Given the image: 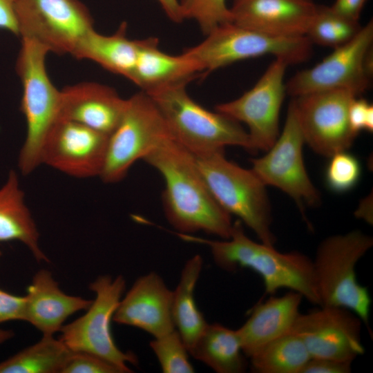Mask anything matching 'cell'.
Segmentation results:
<instances>
[{
    "label": "cell",
    "instance_id": "cell-6",
    "mask_svg": "<svg viewBox=\"0 0 373 373\" xmlns=\"http://www.w3.org/2000/svg\"><path fill=\"white\" fill-rule=\"evenodd\" d=\"M48 53L39 43L21 39L15 69L22 84L21 111L27 125L18 157V167L23 175L41 164L43 142L59 118L61 90L55 86L48 75L45 63Z\"/></svg>",
    "mask_w": 373,
    "mask_h": 373
},
{
    "label": "cell",
    "instance_id": "cell-27",
    "mask_svg": "<svg viewBox=\"0 0 373 373\" xmlns=\"http://www.w3.org/2000/svg\"><path fill=\"white\" fill-rule=\"evenodd\" d=\"M311 358L302 339L289 332L267 343L251 356L257 373H300Z\"/></svg>",
    "mask_w": 373,
    "mask_h": 373
},
{
    "label": "cell",
    "instance_id": "cell-3",
    "mask_svg": "<svg viewBox=\"0 0 373 373\" xmlns=\"http://www.w3.org/2000/svg\"><path fill=\"white\" fill-rule=\"evenodd\" d=\"M178 84L146 93L159 109L172 137L193 155L238 146L251 151L247 131L240 123L195 102Z\"/></svg>",
    "mask_w": 373,
    "mask_h": 373
},
{
    "label": "cell",
    "instance_id": "cell-13",
    "mask_svg": "<svg viewBox=\"0 0 373 373\" xmlns=\"http://www.w3.org/2000/svg\"><path fill=\"white\" fill-rule=\"evenodd\" d=\"M358 95L349 90H330L294 97V107L305 143L330 157L347 151L358 135L351 128L348 111Z\"/></svg>",
    "mask_w": 373,
    "mask_h": 373
},
{
    "label": "cell",
    "instance_id": "cell-1",
    "mask_svg": "<svg viewBox=\"0 0 373 373\" xmlns=\"http://www.w3.org/2000/svg\"><path fill=\"white\" fill-rule=\"evenodd\" d=\"M143 160L164 179L165 216L178 233L201 231L224 240L230 238L231 215L213 198L189 151L169 137Z\"/></svg>",
    "mask_w": 373,
    "mask_h": 373
},
{
    "label": "cell",
    "instance_id": "cell-18",
    "mask_svg": "<svg viewBox=\"0 0 373 373\" xmlns=\"http://www.w3.org/2000/svg\"><path fill=\"white\" fill-rule=\"evenodd\" d=\"M173 291L154 271L139 277L121 298L113 321L135 327L154 338L175 329L171 314Z\"/></svg>",
    "mask_w": 373,
    "mask_h": 373
},
{
    "label": "cell",
    "instance_id": "cell-15",
    "mask_svg": "<svg viewBox=\"0 0 373 373\" xmlns=\"http://www.w3.org/2000/svg\"><path fill=\"white\" fill-rule=\"evenodd\" d=\"M361 318L340 307L320 306L296 317L289 332L303 341L311 358L350 362L363 354Z\"/></svg>",
    "mask_w": 373,
    "mask_h": 373
},
{
    "label": "cell",
    "instance_id": "cell-35",
    "mask_svg": "<svg viewBox=\"0 0 373 373\" xmlns=\"http://www.w3.org/2000/svg\"><path fill=\"white\" fill-rule=\"evenodd\" d=\"M25 296L11 294L0 289V323L25 321Z\"/></svg>",
    "mask_w": 373,
    "mask_h": 373
},
{
    "label": "cell",
    "instance_id": "cell-22",
    "mask_svg": "<svg viewBox=\"0 0 373 373\" xmlns=\"http://www.w3.org/2000/svg\"><path fill=\"white\" fill-rule=\"evenodd\" d=\"M138 50L132 82L146 93L178 84H188L202 72L200 66L182 53L162 51L154 37L137 40Z\"/></svg>",
    "mask_w": 373,
    "mask_h": 373
},
{
    "label": "cell",
    "instance_id": "cell-41",
    "mask_svg": "<svg viewBox=\"0 0 373 373\" xmlns=\"http://www.w3.org/2000/svg\"><path fill=\"white\" fill-rule=\"evenodd\" d=\"M14 335L12 330L0 329V345L12 338Z\"/></svg>",
    "mask_w": 373,
    "mask_h": 373
},
{
    "label": "cell",
    "instance_id": "cell-36",
    "mask_svg": "<svg viewBox=\"0 0 373 373\" xmlns=\"http://www.w3.org/2000/svg\"><path fill=\"white\" fill-rule=\"evenodd\" d=\"M350 362L324 358H310L300 373H350Z\"/></svg>",
    "mask_w": 373,
    "mask_h": 373
},
{
    "label": "cell",
    "instance_id": "cell-25",
    "mask_svg": "<svg viewBox=\"0 0 373 373\" xmlns=\"http://www.w3.org/2000/svg\"><path fill=\"white\" fill-rule=\"evenodd\" d=\"M202 267L203 260L200 255L189 259L182 269L178 284L172 295L173 323L189 353L208 325L194 297L195 288Z\"/></svg>",
    "mask_w": 373,
    "mask_h": 373
},
{
    "label": "cell",
    "instance_id": "cell-17",
    "mask_svg": "<svg viewBox=\"0 0 373 373\" xmlns=\"http://www.w3.org/2000/svg\"><path fill=\"white\" fill-rule=\"evenodd\" d=\"M318 5L311 0H233L231 22L270 36H305Z\"/></svg>",
    "mask_w": 373,
    "mask_h": 373
},
{
    "label": "cell",
    "instance_id": "cell-16",
    "mask_svg": "<svg viewBox=\"0 0 373 373\" xmlns=\"http://www.w3.org/2000/svg\"><path fill=\"white\" fill-rule=\"evenodd\" d=\"M108 136L76 122L57 119L43 142L41 164L78 178L100 175Z\"/></svg>",
    "mask_w": 373,
    "mask_h": 373
},
{
    "label": "cell",
    "instance_id": "cell-10",
    "mask_svg": "<svg viewBox=\"0 0 373 373\" xmlns=\"http://www.w3.org/2000/svg\"><path fill=\"white\" fill-rule=\"evenodd\" d=\"M373 21L362 26L349 42L312 68L300 70L285 83L286 93L296 97L307 93L344 89L358 96L368 88L372 75Z\"/></svg>",
    "mask_w": 373,
    "mask_h": 373
},
{
    "label": "cell",
    "instance_id": "cell-8",
    "mask_svg": "<svg viewBox=\"0 0 373 373\" xmlns=\"http://www.w3.org/2000/svg\"><path fill=\"white\" fill-rule=\"evenodd\" d=\"M126 287L122 276L104 275L90 284L95 297L86 313L65 325L59 338L70 351L94 354L119 368L123 373L132 372L128 363H137L132 352H124L116 345L111 323Z\"/></svg>",
    "mask_w": 373,
    "mask_h": 373
},
{
    "label": "cell",
    "instance_id": "cell-26",
    "mask_svg": "<svg viewBox=\"0 0 373 373\" xmlns=\"http://www.w3.org/2000/svg\"><path fill=\"white\" fill-rule=\"evenodd\" d=\"M189 354L218 373H242L247 366L237 331L220 323H208Z\"/></svg>",
    "mask_w": 373,
    "mask_h": 373
},
{
    "label": "cell",
    "instance_id": "cell-38",
    "mask_svg": "<svg viewBox=\"0 0 373 373\" xmlns=\"http://www.w3.org/2000/svg\"><path fill=\"white\" fill-rule=\"evenodd\" d=\"M367 0H335L330 8L339 15L359 21L361 12Z\"/></svg>",
    "mask_w": 373,
    "mask_h": 373
},
{
    "label": "cell",
    "instance_id": "cell-33",
    "mask_svg": "<svg viewBox=\"0 0 373 373\" xmlns=\"http://www.w3.org/2000/svg\"><path fill=\"white\" fill-rule=\"evenodd\" d=\"M61 373H123L113 364L92 354L72 352Z\"/></svg>",
    "mask_w": 373,
    "mask_h": 373
},
{
    "label": "cell",
    "instance_id": "cell-19",
    "mask_svg": "<svg viewBox=\"0 0 373 373\" xmlns=\"http://www.w3.org/2000/svg\"><path fill=\"white\" fill-rule=\"evenodd\" d=\"M126 104L116 90L84 82L61 90L59 118L84 124L109 136L119 124Z\"/></svg>",
    "mask_w": 373,
    "mask_h": 373
},
{
    "label": "cell",
    "instance_id": "cell-2",
    "mask_svg": "<svg viewBox=\"0 0 373 373\" xmlns=\"http://www.w3.org/2000/svg\"><path fill=\"white\" fill-rule=\"evenodd\" d=\"M176 234L185 241L207 246L216 265L225 271H233L238 268L253 270L262 278L267 294L289 289L319 305L312 260L298 251L282 253L274 246L252 240L239 220L233 223L230 238L224 240Z\"/></svg>",
    "mask_w": 373,
    "mask_h": 373
},
{
    "label": "cell",
    "instance_id": "cell-11",
    "mask_svg": "<svg viewBox=\"0 0 373 373\" xmlns=\"http://www.w3.org/2000/svg\"><path fill=\"white\" fill-rule=\"evenodd\" d=\"M19 37L32 39L49 52L73 55L94 29L93 19L79 0H17Z\"/></svg>",
    "mask_w": 373,
    "mask_h": 373
},
{
    "label": "cell",
    "instance_id": "cell-32",
    "mask_svg": "<svg viewBox=\"0 0 373 373\" xmlns=\"http://www.w3.org/2000/svg\"><path fill=\"white\" fill-rule=\"evenodd\" d=\"M327 166L325 181L333 191L343 193L352 189L361 176V164L354 155L345 151L330 157Z\"/></svg>",
    "mask_w": 373,
    "mask_h": 373
},
{
    "label": "cell",
    "instance_id": "cell-7",
    "mask_svg": "<svg viewBox=\"0 0 373 373\" xmlns=\"http://www.w3.org/2000/svg\"><path fill=\"white\" fill-rule=\"evenodd\" d=\"M198 45L182 52L193 60L202 72L209 73L235 62L264 55L298 64L309 58L312 44L306 36H270L228 22L207 34Z\"/></svg>",
    "mask_w": 373,
    "mask_h": 373
},
{
    "label": "cell",
    "instance_id": "cell-40",
    "mask_svg": "<svg viewBox=\"0 0 373 373\" xmlns=\"http://www.w3.org/2000/svg\"><path fill=\"white\" fill-rule=\"evenodd\" d=\"M372 199V196H368L363 199L355 212V216L357 218L363 219L371 225L373 223Z\"/></svg>",
    "mask_w": 373,
    "mask_h": 373
},
{
    "label": "cell",
    "instance_id": "cell-9",
    "mask_svg": "<svg viewBox=\"0 0 373 373\" xmlns=\"http://www.w3.org/2000/svg\"><path fill=\"white\" fill-rule=\"evenodd\" d=\"M172 137L155 104L141 90L126 99L122 117L108 136L104 164L99 175L106 183L121 181L131 166Z\"/></svg>",
    "mask_w": 373,
    "mask_h": 373
},
{
    "label": "cell",
    "instance_id": "cell-24",
    "mask_svg": "<svg viewBox=\"0 0 373 373\" xmlns=\"http://www.w3.org/2000/svg\"><path fill=\"white\" fill-rule=\"evenodd\" d=\"M126 23L120 25L113 35H104L95 29L90 30L80 41L73 57L88 59L107 70L132 81L137 59V40L126 35Z\"/></svg>",
    "mask_w": 373,
    "mask_h": 373
},
{
    "label": "cell",
    "instance_id": "cell-28",
    "mask_svg": "<svg viewBox=\"0 0 373 373\" xmlns=\"http://www.w3.org/2000/svg\"><path fill=\"white\" fill-rule=\"evenodd\" d=\"M72 351L54 336H43L34 345L0 363V373H61Z\"/></svg>",
    "mask_w": 373,
    "mask_h": 373
},
{
    "label": "cell",
    "instance_id": "cell-42",
    "mask_svg": "<svg viewBox=\"0 0 373 373\" xmlns=\"http://www.w3.org/2000/svg\"><path fill=\"white\" fill-rule=\"evenodd\" d=\"M1 255H2V254H1V251H0V258H1Z\"/></svg>",
    "mask_w": 373,
    "mask_h": 373
},
{
    "label": "cell",
    "instance_id": "cell-23",
    "mask_svg": "<svg viewBox=\"0 0 373 373\" xmlns=\"http://www.w3.org/2000/svg\"><path fill=\"white\" fill-rule=\"evenodd\" d=\"M35 222L25 203L16 171L11 170L0 187V242L17 240L25 245L38 262H49L41 250Z\"/></svg>",
    "mask_w": 373,
    "mask_h": 373
},
{
    "label": "cell",
    "instance_id": "cell-20",
    "mask_svg": "<svg viewBox=\"0 0 373 373\" xmlns=\"http://www.w3.org/2000/svg\"><path fill=\"white\" fill-rule=\"evenodd\" d=\"M25 321L43 336H54L73 314L86 310L92 300L66 294L49 270L42 269L27 288Z\"/></svg>",
    "mask_w": 373,
    "mask_h": 373
},
{
    "label": "cell",
    "instance_id": "cell-31",
    "mask_svg": "<svg viewBox=\"0 0 373 373\" xmlns=\"http://www.w3.org/2000/svg\"><path fill=\"white\" fill-rule=\"evenodd\" d=\"M183 19L194 20L206 35L217 26L231 22L227 0H179Z\"/></svg>",
    "mask_w": 373,
    "mask_h": 373
},
{
    "label": "cell",
    "instance_id": "cell-29",
    "mask_svg": "<svg viewBox=\"0 0 373 373\" xmlns=\"http://www.w3.org/2000/svg\"><path fill=\"white\" fill-rule=\"evenodd\" d=\"M361 28L359 21L339 15L330 6L318 5L305 36L312 44L334 49L352 40Z\"/></svg>",
    "mask_w": 373,
    "mask_h": 373
},
{
    "label": "cell",
    "instance_id": "cell-37",
    "mask_svg": "<svg viewBox=\"0 0 373 373\" xmlns=\"http://www.w3.org/2000/svg\"><path fill=\"white\" fill-rule=\"evenodd\" d=\"M17 0H0V29L19 37V27L16 14Z\"/></svg>",
    "mask_w": 373,
    "mask_h": 373
},
{
    "label": "cell",
    "instance_id": "cell-30",
    "mask_svg": "<svg viewBox=\"0 0 373 373\" xmlns=\"http://www.w3.org/2000/svg\"><path fill=\"white\" fill-rule=\"evenodd\" d=\"M150 347L155 354L162 372L193 373L194 368L189 361V351L175 329L161 336L154 338Z\"/></svg>",
    "mask_w": 373,
    "mask_h": 373
},
{
    "label": "cell",
    "instance_id": "cell-5",
    "mask_svg": "<svg viewBox=\"0 0 373 373\" xmlns=\"http://www.w3.org/2000/svg\"><path fill=\"white\" fill-rule=\"evenodd\" d=\"M193 157L220 207L229 215L238 217L261 242L274 246L276 238L271 229V209L267 186L255 173L227 160L224 149Z\"/></svg>",
    "mask_w": 373,
    "mask_h": 373
},
{
    "label": "cell",
    "instance_id": "cell-34",
    "mask_svg": "<svg viewBox=\"0 0 373 373\" xmlns=\"http://www.w3.org/2000/svg\"><path fill=\"white\" fill-rule=\"evenodd\" d=\"M349 124L357 135L361 131H373V106L364 99L356 97L348 111Z\"/></svg>",
    "mask_w": 373,
    "mask_h": 373
},
{
    "label": "cell",
    "instance_id": "cell-12",
    "mask_svg": "<svg viewBox=\"0 0 373 373\" xmlns=\"http://www.w3.org/2000/svg\"><path fill=\"white\" fill-rule=\"evenodd\" d=\"M304 144L303 135L290 102L282 133L264 156L251 160V169L265 186L276 187L291 197L303 216L305 206L316 207L321 203L320 193L305 166Z\"/></svg>",
    "mask_w": 373,
    "mask_h": 373
},
{
    "label": "cell",
    "instance_id": "cell-21",
    "mask_svg": "<svg viewBox=\"0 0 373 373\" xmlns=\"http://www.w3.org/2000/svg\"><path fill=\"white\" fill-rule=\"evenodd\" d=\"M303 296L295 291L271 296L251 310L245 323L236 329L242 352L249 358L263 345L289 332L299 314Z\"/></svg>",
    "mask_w": 373,
    "mask_h": 373
},
{
    "label": "cell",
    "instance_id": "cell-14",
    "mask_svg": "<svg viewBox=\"0 0 373 373\" xmlns=\"http://www.w3.org/2000/svg\"><path fill=\"white\" fill-rule=\"evenodd\" d=\"M288 66L276 58L251 89L216 106V111L247 126L252 151H268L280 135L279 115L286 94L284 78Z\"/></svg>",
    "mask_w": 373,
    "mask_h": 373
},
{
    "label": "cell",
    "instance_id": "cell-4",
    "mask_svg": "<svg viewBox=\"0 0 373 373\" xmlns=\"http://www.w3.org/2000/svg\"><path fill=\"white\" fill-rule=\"evenodd\" d=\"M372 245V237L353 230L326 238L312 260L319 306L346 308L367 328L372 299L367 288L358 282L356 266Z\"/></svg>",
    "mask_w": 373,
    "mask_h": 373
},
{
    "label": "cell",
    "instance_id": "cell-39",
    "mask_svg": "<svg viewBox=\"0 0 373 373\" xmlns=\"http://www.w3.org/2000/svg\"><path fill=\"white\" fill-rule=\"evenodd\" d=\"M167 17L175 23L184 20L179 0H157Z\"/></svg>",
    "mask_w": 373,
    "mask_h": 373
}]
</instances>
